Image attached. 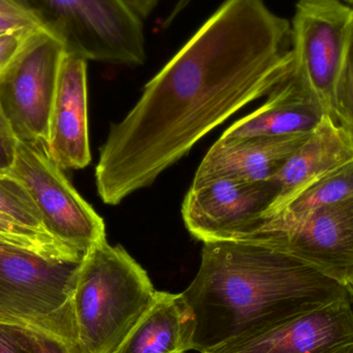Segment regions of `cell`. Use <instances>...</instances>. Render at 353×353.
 Segmentation results:
<instances>
[{"label":"cell","mask_w":353,"mask_h":353,"mask_svg":"<svg viewBox=\"0 0 353 353\" xmlns=\"http://www.w3.org/2000/svg\"><path fill=\"white\" fill-rule=\"evenodd\" d=\"M294 70L292 23L263 0H224L110 128L95 170L103 203L153 184L210 132Z\"/></svg>","instance_id":"6da1fadb"},{"label":"cell","mask_w":353,"mask_h":353,"mask_svg":"<svg viewBox=\"0 0 353 353\" xmlns=\"http://www.w3.org/2000/svg\"><path fill=\"white\" fill-rule=\"evenodd\" d=\"M182 294L199 353L350 296L307 263L249 239L203 243L196 275Z\"/></svg>","instance_id":"7a4b0ae2"},{"label":"cell","mask_w":353,"mask_h":353,"mask_svg":"<svg viewBox=\"0 0 353 353\" xmlns=\"http://www.w3.org/2000/svg\"><path fill=\"white\" fill-rule=\"evenodd\" d=\"M144 268L107 239L83 257L72 292L78 339L90 353H115L157 296Z\"/></svg>","instance_id":"3957f363"},{"label":"cell","mask_w":353,"mask_h":353,"mask_svg":"<svg viewBox=\"0 0 353 353\" xmlns=\"http://www.w3.org/2000/svg\"><path fill=\"white\" fill-rule=\"evenodd\" d=\"M68 53L87 61L142 65L143 21L122 0H16Z\"/></svg>","instance_id":"277c9868"},{"label":"cell","mask_w":353,"mask_h":353,"mask_svg":"<svg viewBox=\"0 0 353 353\" xmlns=\"http://www.w3.org/2000/svg\"><path fill=\"white\" fill-rule=\"evenodd\" d=\"M80 261H54L0 240V316L78 339L72 292Z\"/></svg>","instance_id":"5b68a950"},{"label":"cell","mask_w":353,"mask_h":353,"mask_svg":"<svg viewBox=\"0 0 353 353\" xmlns=\"http://www.w3.org/2000/svg\"><path fill=\"white\" fill-rule=\"evenodd\" d=\"M353 30V8L341 0H300L292 22L298 79L339 123L337 97Z\"/></svg>","instance_id":"8992f818"},{"label":"cell","mask_w":353,"mask_h":353,"mask_svg":"<svg viewBox=\"0 0 353 353\" xmlns=\"http://www.w3.org/2000/svg\"><path fill=\"white\" fill-rule=\"evenodd\" d=\"M10 173L32 197L48 234L81 254L105 240L103 218L79 194L54 161L46 141L17 140Z\"/></svg>","instance_id":"52a82bcc"},{"label":"cell","mask_w":353,"mask_h":353,"mask_svg":"<svg viewBox=\"0 0 353 353\" xmlns=\"http://www.w3.org/2000/svg\"><path fill=\"white\" fill-rule=\"evenodd\" d=\"M65 48L46 30L0 74V110L17 140L46 141Z\"/></svg>","instance_id":"ba28073f"},{"label":"cell","mask_w":353,"mask_h":353,"mask_svg":"<svg viewBox=\"0 0 353 353\" xmlns=\"http://www.w3.org/2000/svg\"><path fill=\"white\" fill-rule=\"evenodd\" d=\"M279 190L273 181L217 179L191 186L182 205L188 232L203 243L244 240L259 230Z\"/></svg>","instance_id":"9c48e42d"},{"label":"cell","mask_w":353,"mask_h":353,"mask_svg":"<svg viewBox=\"0 0 353 353\" xmlns=\"http://www.w3.org/2000/svg\"><path fill=\"white\" fill-rule=\"evenodd\" d=\"M247 239L279 249L345 288L353 279V196L315 210L290 228Z\"/></svg>","instance_id":"30bf717a"},{"label":"cell","mask_w":353,"mask_h":353,"mask_svg":"<svg viewBox=\"0 0 353 353\" xmlns=\"http://www.w3.org/2000/svg\"><path fill=\"white\" fill-rule=\"evenodd\" d=\"M203 353H353L350 296Z\"/></svg>","instance_id":"8fae6325"},{"label":"cell","mask_w":353,"mask_h":353,"mask_svg":"<svg viewBox=\"0 0 353 353\" xmlns=\"http://www.w3.org/2000/svg\"><path fill=\"white\" fill-rule=\"evenodd\" d=\"M49 149L62 170L84 169L91 161L87 60L66 51L50 118Z\"/></svg>","instance_id":"7c38bea8"},{"label":"cell","mask_w":353,"mask_h":353,"mask_svg":"<svg viewBox=\"0 0 353 353\" xmlns=\"http://www.w3.org/2000/svg\"><path fill=\"white\" fill-rule=\"evenodd\" d=\"M309 132L240 140L219 139L201 161L191 186L223 178L270 181L308 138Z\"/></svg>","instance_id":"4fadbf2b"},{"label":"cell","mask_w":353,"mask_h":353,"mask_svg":"<svg viewBox=\"0 0 353 353\" xmlns=\"http://www.w3.org/2000/svg\"><path fill=\"white\" fill-rule=\"evenodd\" d=\"M352 161V132L325 114L308 138L271 179L279 194L263 221L306 187Z\"/></svg>","instance_id":"5bb4252c"},{"label":"cell","mask_w":353,"mask_h":353,"mask_svg":"<svg viewBox=\"0 0 353 353\" xmlns=\"http://www.w3.org/2000/svg\"><path fill=\"white\" fill-rule=\"evenodd\" d=\"M323 115V108L310 91L290 74L285 82L268 95L263 105L230 126L220 140L309 132Z\"/></svg>","instance_id":"9a60e30c"},{"label":"cell","mask_w":353,"mask_h":353,"mask_svg":"<svg viewBox=\"0 0 353 353\" xmlns=\"http://www.w3.org/2000/svg\"><path fill=\"white\" fill-rule=\"evenodd\" d=\"M194 319L180 294L159 292L150 308L115 353H187L192 350Z\"/></svg>","instance_id":"2e32d148"},{"label":"cell","mask_w":353,"mask_h":353,"mask_svg":"<svg viewBox=\"0 0 353 353\" xmlns=\"http://www.w3.org/2000/svg\"><path fill=\"white\" fill-rule=\"evenodd\" d=\"M352 196L353 161L306 187L281 209L265 218L252 234L290 228L308 217L315 210Z\"/></svg>","instance_id":"e0dca14e"},{"label":"cell","mask_w":353,"mask_h":353,"mask_svg":"<svg viewBox=\"0 0 353 353\" xmlns=\"http://www.w3.org/2000/svg\"><path fill=\"white\" fill-rule=\"evenodd\" d=\"M0 240L54 261H80L84 255L58 242L51 234L12 221L0 214Z\"/></svg>","instance_id":"ac0fdd59"},{"label":"cell","mask_w":353,"mask_h":353,"mask_svg":"<svg viewBox=\"0 0 353 353\" xmlns=\"http://www.w3.org/2000/svg\"><path fill=\"white\" fill-rule=\"evenodd\" d=\"M0 214L21 225L47 232L32 197L10 171H0Z\"/></svg>","instance_id":"d6986e66"},{"label":"cell","mask_w":353,"mask_h":353,"mask_svg":"<svg viewBox=\"0 0 353 353\" xmlns=\"http://www.w3.org/2000/svg\"><path fill=\"white\" fill-rule=\"evenodd\" d=\"M12 319L29 353H90L79 339L63 337L37 325Z\"/></svg>","instance_id":"ffe728a7"},{"label":"cell","mask_w":353,"mask_h":353,"mask_svg":"<svg viewBox=\"0 0 353 353\" xmlns=\"http://www.w3.org/2000/svg\"><path fill=\"white\" fill-rule=\"evenodd\" d=\"M339 124L353 134V30L337 97Z\"/></svg>","instance_id":"44dd1931"},{"label":"cell","mask_w":353,"mask_h":353,"mask_svg":"<svg viewBox=\"0 0 353 353\" xmlns=\"http://www.w3.org/2000/svg\"><path fill=\"white\" fill-rule=\"evenodd\" d=\"M41 30L43 29L30 27L0 34V74L12 63Z\"/></svg>","instance_id":"7402d4cb"},{"label":"cell","mask_w":353,"mask_h":353,"mask_svg":"<svg viewBox=\"0 0 353 353\" xmlns=\"http://www.w3.org/2000/svg\"><path fill=\"white\" fill-rule=\"evenodd\" d=\"M0 353H29L10 317L0 316Z\"/></svg>","instance_id":"603a6c76"},{"label":"cell","mask_w":353,"mask_h":353,"mask_svg":"<svg viewBox=\"0 0 353 353\" xmlns=\"http://www.w3.org/2000/svg\"><path fill=\"white\" fill-rule=\"evenodd\" d=\"M17 139L0 110V171H10L16 154Z\"/></svg>","instance_id":"cb8c5ba5"},{"label":"cell","mask_w":353,"mask_h":353,"mask_svg":"<svg viewBox=\"0 0 353 353\" xmlns=\"http://www.w3.org/2000/svg\"><path fill=\"white\" fill-rule=\"evenodd\" d=\"M30 27L43 29L37 21L28 18V17L0 12V34L10 32V31L20 30V29L30 28Z\"/></svg>","instance_id":"d4e9b609"},{"label":"cell","mask_w":353,"mask_h":353,"mask_svg":"<svg viewBox=\"0 0 353 353\" xmlns=\"http://www.w3.org/2000/svg\"><path fill=\"white\" fill-rule=\"evenodd\" d=\"M141 20L147 19L161 0H122Z\"/></svg>","instance_id":"484cf974"},{"label":"cell","mask_w":353,"mask_h":353,"mask_svg":"<svg viewBox=\"0 0 353 353\" xmlns=\"http://www.w3.org/2000/svg\"><path fill=\"white\" fill-rule=\"evenodd\" d=\"M0 12H6V14H20V16L28 17V18L35 20L16 0H0Z\"/></svg>","instance_id":"4316f807"},{"label":"cell","mask_w":353,"mask_h":353,"mask_svg":"<svg viewBox=\"0 0 353 353\" xmlns=\"http://www.w3.org/2000/svg\"><path fill=\"white\" fill-rule=\"evenodd\" d=\"M191 1H192V0H178L175 6H174L173 10L170 12L169 16L167 17L165 22H163V27H165V28H168V27H169L170 25L176 20V17H178L179 14H180L181 12H182L183 10H184L185 8L190 4Z\"/></svg>","instance_id":"83f0119b"},{"label":"cell","mask_w":353,"mask_h":353,"mask_svg":"<svg viewBox=\"0 0 353 353\" xmlns=\"http://www.w3.org/2000/svg\"><path fill=\"white\" fill-rule=\"evenodd\" d=\"M346 290L350 294V299L353 301V279L345 285Z\"/></svg>","instance_id":"f1b7e54d"},{"label":"cell","mask_w":353,"mask_h":353,"mask_svg":"<svg viewBox=\"0 0 353 353\" xmlns=\"http://www.w3.org/2000/svg\"><path fill=\"white\" fill-rule=\"evenodd\" d=\"M344 3L347 4L348 6L353 8V0H342Z\"/></svg>","instance_id":"f546056e"}]
</instances>
